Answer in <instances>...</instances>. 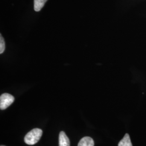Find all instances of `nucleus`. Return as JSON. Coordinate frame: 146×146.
Here are the masks:
<instances>
[{"label": "nucleus", "mask_w": 146, "mask_h": 146, "mask_svg": "<svg viewBox=\"0 0 146 146\" xmlns=\"http://www.w3.org/2000/svg\"><path fill=\"white\" fill-rule=\"evenodd\" d=\"M42 130L39 128H34L27 134L24 140L28 145H34L40 140L42 135Z\"/></svg>", "instance_id": "f257e3e1"}, {"label": "nucleus", "mask_w": 146, "mask_h": 146, "mask_svg": "<svg viewBox=\"0 0 146 146\" xmlns=\"http://www.w3.org/2000/svg\"><path fill=\"white\" fill-rule=\"evenodd\" d=\"M15 100L14 97L11 94L4 93L0 96V109L5 110L9 107Z\"/></svg>", "instance_id": "f03ea898"}, {"label": "nucleus", "mask_w": 146, "mask_h": 146, "mask_svg": "<svg viewBox=\"0 0 146 146\" xmlns=\"http://www.w3.org/2000/svg\"><path fill=\"white\" fill-rule=\"evenodd\" d=\"M59 146H70V141L64 131H61L59 134Z\"/></svg>", "instance_id": "7ed1b4c3"}, {"label": "nucleus", "mask_w": 146, "mask_h": 146, "mask_svg": "<svg viewBox=\"0 0 146 146\" xmlns=\"http://www.w3.org/2000/svg\"><path fill=\"white\" fill-rule=\"evenodd\" d=\"M93 139L89 136H86L82 138L78 142V146H94Z\"/></svg>", "instance_id": "20e7f679"}, {"label": "nucleus", "mask_w": 146, "mask_h": 146, "mask_svg": "<svg viewBox=\"0 0 146 146\" xmlns=\"http://www.w3.org/2000/svg\"><path fill=\"white\" fill-rule=\"evenodd\" d=\"M48 0H34V9L35 11H41Z\"/></svg>", "instance_id": "39448f33"}, {"label": "nucleus", "mask_w": 146, "mask_h": 146, "mask_svg": "<svg viewBox=\"0 0 146 146\" xmlns=\"http://www.w3.org/2000/svg\"><path fill=\"white\" fill-rule=\"evenodd\" d=\"M118 146H133L128 134H125L123 139L119 142Z\"/></svg>", "instance_id": "423d86ee"}, {"label": "nucleus", "mask_w": 146, "mask_h": 146, "mask_svg": "<svg viewBox=\"0 0 146 146\" xmlns=\"http://www.w3.org/2000/svg\"><path fill=\"white\" fill-rule=\"evenodd\" d=\"M5 42L3 37L1 34L0 37V54H2L5 50Z\"/></svg>", "instance_id": "0eeeda50"}]
</instances>
